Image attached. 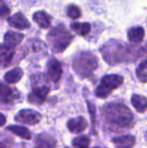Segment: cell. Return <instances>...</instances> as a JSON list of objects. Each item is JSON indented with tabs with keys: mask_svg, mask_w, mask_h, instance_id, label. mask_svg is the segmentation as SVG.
<instances>
[{
	"mask_svg": "<svg viewBox=\"0 0 147 148\" xmlns=\"http://www.w3.org/2000/svg\"><path fill=\"white\" fill-rule=\"evenodd\" d=\"M103 59L110 65L134 62L139 60L143 50L118 40H110L101 49Z\"/></svg>",
	"mask_w": 147,
	"mask_h": 148,
	"instance_id": "1",
	"label": "cell"
},
{
	"mask_svg": "<svg viewBox=\"0 0 147 148\" xmlns=\"http://www.w3.org/2000/svg\"><path fill=\"white\" fill-rule=\"evenodd\" d=\"M101 115L107 128L113 132L132 128L134 123L133 112L121 102H110L104 105Z\"/></svg>",
	"mask_w": 147,
	"mask_h": 148,
	"instance_id": "2",
	"label": "cell"
},
{
	"mask_svg": "<svg viewBox=\"0 0 147 148\" xmlns=\"http://www.w3.org/2000/svg\"><path fill=\"white\" fill-rule=\"evenodd\" d=\"M73 38V35L63 24L53 27L47 36L49 47L54 53H61L64 51L71 43Z\"/></svg>",
	"mask_w": 147,
	"mask_h": 148,
	"instance_id": "3",
	"label": "cell"
},
{
	"mask_svg": "<svg viewBox=\"0 0 147 148\" xmlns=\"http://www.w3.org/2000/svg\"><path fill=\"white\" fill-rule=\"evenodd\" d=\"M73 69L82 78L89 77L93 75L98 67V58L94 54L89 51L79 53L73 61Z\"/></svg>",
	"mask_w": 147,
	"mask_h": 148,
	"instance_id": "4",
	"label": "cell"
},
{
	"mask_svg": "<svg viewBox=\"0 0 147 148\" xmlns=\"http://www.w3.org/2000/svg\"><path fill=\"white\" fill-rule=\"evenodd\" d=\"M30 79L32 85V92L29 95L28 100L32 104L40 105L46 100L50 88L47 84L42 83L46 80L44 75L42 74L33 75Z\"/></svg>",
	"mask_w": 147,
	"mask_h": 148,
	"instance_id": "5",
	"label": "cell"
},
{
	"mask_svg": "<svg viewBox=\"0 0 147 148\" xmlns=\"http://www.w3.org/2000/svg\"><path fill=\"white\" fill-rule=\"evenodd\" d=\"M42 115L33 109H22L15 116V120L28 125H36L40 122Z\"/></svg>",
	"mask_w": 147,
	"mask_h": 148,
	"instance_id": "6",
	"label": "cell"
},
{
	"mask_svg": "<svg viewBox=\"0 0 147 148\" xmlns=\"http://www.w3.org/2000/svg\"><path fill=\"white\" fill-rule=\"evenodd\" d=\"M46 70H47L48 78L53 82H57L62 75V65L60 62L55 57H52L51 59H49V61L47 63Z\"/></svg>",
	"mask_w": 147,
	"mask_h": 148,
	"instance_id": "7",
	"label": "cell"
},
{
	"mask_svg": "<svg viewBox=\"0 0 147 148\" xmlns=\"http://www.w3.org/2000/svg\"><path fill=\"white\" fill-rule=\"evenodd\" d=\"M124 78L120 75H107L102 77L101 84L110 90H114L123 84Z\"/></svg>",
	"mask_w": 147,
	"mask_h": 148,
	"instance_id": "8",
	"label": "cell"
},
{
	"mask_svg": "<svg viewBox=\"0 0 147 148\" xmlns=\"http://www.w3.org/2000/svg\"><path fill=\"white\" fill-rule=\"evenodd\" d=\"M8 23L11 27H14L18 29H26L30 27V23L21 12H17L9 17Z\"/></svg>",
	"mask_w": 147,
	"mask_h": 148,
	"instance_id": "9",
	"label": "cell"
},
{
	"mask_svg": "<svg viewBox=\"0 0 147 148\" xmlns=\"http://www.w3.org/2000/svg\"><path fill=\"white\" fill-rule=\"evenodd\" d=\"M112 142L116 148H133L135 146L136 138L130 134L120 135L113 137Z\"/></svg>",
	"mask_w": 147,
	"mask_h": 148,
	"instance_id": "10",
	"label": "cell"
},
{
	"mask_svg": "<svg viewBox=\"0 0 147 148\" xmlns=\"http://www.w3.org/2000/svg\"><path fill=\"white\" fill-rule=\"evenodd\" d=\"M68 128L73 134H81L86 130L88 127V122L86 119L82 116H79L74 119H71L68 122Z\"/></svg>",
	"mask_w": 147,
	"mask_h": 148,
	"instance_id": "11",
	"label": "cell"
},
{
	"mask_svg": "<svg viewBox=\"0 0 147 148\" xmlns=\"http://www.w3.org/2000/svg\"><path fill=\"white\" fill-rule=\"evenodd\" d=\"M33 20L35 23L38 24L39 27L42 29H48L51 25V20L52 17L49 14H48L44 10H39L34 13L33 15Z\"/></svg>",
	"mask_w": 147,
	"mask_h": 148,
	"instance_id": "12",
	"label": "cell"
},
{
	"mask_svg": "<svg viewBox=\"0 0 147 148\" xmlns=\"http://www.w3.org/2000/svg\"><path fill=\"white\" fill-rule=\"evenodd\" d=\"M15 55V49L5 43L0 44V63L7 66L11 62Z\"/></svg>",
	"mask_w": 147,
	"mask_h": 148,
	"instance_id": "13",
	"label": "cell"
},
{
	"mask_svg": "<svg viewBox=\"0 0 147 148\" xmlns=\"http://www.w3.org/2000/svg\"><path fill=\"white\" fill-rule=\"evenodd\" d=\"M23 38H24V36L22 33L16 32L13 30H8L3 36L4 43L13 48L19 45L23 40Z\"/></svg>",
	"mask_w": 147,
	"mask_h": 148,
	"instance_id": "14",
	"label": "cell"
},
{
	"mask_svg": "<svg viewBox=\"0 0 147 148\" xmlns=\"http://www.w3.org/2000/svg\"><path fill=\"white\" fill-rule=\"evenodd\" d=\"M36 148H56V140L49 134H39L36 138Z\"/></svg>",
	"mask_w": 147,
	"mask_h": 148,
	"instance_id": "15",
	"label": "cell"
},
{
	"mask_svg": "<svg viewBox=\"0 0 147 148\" xmlns=\"http://www.w3.org/2000/svg\"><path fill=\"white\" fill-rule=\"evenodd\" d=\"M131 102L139 114H144L147 111V98L146 96L134 94L132 95Z\"/></svg>",
	"mask_w": 147,
	"mask_h": 148,
	"instance_id": "16",
	"label": "cell"
},
{
	"mask_svg": "<svg viewBox=\"0 0 147 148\" xmlns=\"http://www.w3.org/2000/svg\"><path fill=\"white\" fill-rule=\"evenodd\" d=\"M15 99L14 91L9 87L3 83H0V104L7 105L12 102Z\"/></svg>",
	"mask_w": 147,
	"mask_h": 148,
	"instance_id": "17",
	"label": "cell"
},
{
	"mask_svg": "<svg viewBox=\"0 0 147 148\" xmlns=\"http://www.w3.org/2000/svg\"><path fill=\"white\" fill-rule=\"evenodd\" d=\"M145 36V30L140 26L133 27L127 31V38L133 43H139L143 41Z\"/></svg>",
	"mask_w": 147,
	"mask_h": 148,
	"instance_id": "18",
	"label": "cell"
},
{
	"mask_svg": "<svg viewBox=\"0 0 147 148\" xmlns=\"http://www.w3.org/2000/svg\"><path fill=\"white\" fill-rule=\"evenodd\" d=\"M23 75V69H20V68H18V67H16V68H14L11 70L8 71L4 75V81L7 83L14 84V83L18 82L22 79Z\"/></svg>",
	"mask_w": 147,
	"mask_h": 148,
	"instance_id": "19",
	"label": "cell"
},
{
	"mask_svg": "<svg viewBox=\"0 0 147 148\" xmlns=\"http://www.w3.org/2000/svg\"><path fill=\"white\" fill-rule=\"evenodd\" d=\"M29 48L32 50V53L34 55L36 54V56L38 57H43L47 53V47L45 43L39 40H32L29 42Z\"/></svg>",
	"mask_w": 147,
	"mask_h": 148,
	"instance_id": "20",
	"label": "cell"
},
{
	"mask_svg": "<svg viewBox=\"0 0 147 148\" xmlns=\"http://www.w3.org/2000/svg\"><path fill=\"white\" fill-rule=\"evenodd\" d=\"M70 29L79 36H86L91 31V25L88 23L74 22L70 24Z\"/></svg>",
	"mask_w": 147,
	"mask_h": 148,
	"instance_id": "21",
	"label": "cell"
},
{
	"mask_svg": "<svg viewBox=\"0 0 147 148\" xmlns=\"http://www.w3.org/2000/svg\"><path fill=\"white\" fill-rule=\"evenodd\" d=\"M7 130H9L10 132L15 134L16 135L19 136L22 139L24 140H30L31 138V134L29 131V129H27L24 127H21V126H10L7 127Z\"/></svg>",
	"mask_w": 147,
	"mask_h": 148,
	"instance_id": "22",
	"label": "cell"
},
{
	"mask_svg": "<svg viewBox=\"0 0 147 148\" xmlns=\"http://www.w3.org/2000/svg\"><path fill=\"white\" fill-rule=\"evenodd\" d=\"M136 75L139 82L143 83L147 82V59L144 60L136 69Z\"/></svg>",
	"mask_w": 147,
	"mask_h": 148,
	"instance_id": "23",
	"label": "cell"
},
{
	"mask_svg": "<svg viewBox=\"0 0 147 148\" xmlns=\"http://www.w3.org/2000/svg\"><path fill=\"white\" fill-rule=\"evenodd\" d=\"M90 145V139L88 136L81 135L74 139L72 146L74 148H88Z\"/></svg>",
	"mask_w": 147,
	"mask_h": 148,
	"instance_id": "24",
	"label": "cell"
},
{
	"mask_svg": "<svg viewBox=\"0 0 147 148\" xmlns=\"http://www.w3.org/2000/svg\"><path fill=\"white\" fill-rule=\"evenodd\" d=\"M67 15L71 19H78L81 16V11L77 5L69 4L67 8Z\"/></svg>",
	"mask_w": 147,
	"mask_h": 148,
	"instance_id": "25",
	"label": "cell"
},
{
	"mask_svg": "<svg viewBox=\"0 0 147 148\" xmlns=\"http://www.w3.org/2000/svg\"><path fill=\"white\" fill-rule=\"evenodd\" d=\"M10 14V9L6 3L5 0H0V18L6 19Z\"/></svg>",
	"mask_w": 147,
	"mask_h": 148,
	"instance_id": "26",
	"label": "cell"
},
{
	"mask_svg": "<svg viewBox=\"0 0 147 148\" xmlns=\"http://www.w3.org/2000/svg\"><path fill=\"white\" fill-rule=\"evenodd\" d=\"M88 111H89L90 115L92 117L93 128H94V125H95V106L93 103H91L90 101H88Z\"/></svg>",
	"mask_w": 147,
	"mask_h": 148,
	"instance_id": "27",
	"label": "cell"
},
{
	"mask_svg": "<svg viewBox=\"0 0 147 148\" xmlns=\"http://www.w3.org/2000/svg\"><path fill=\"white\" fill-rule=\"evenodd\" d=\"M5 123H6V118H5V116L3 114L0 113V127L4 126Z\"/></svg>",
	"mask_w": 147,
	"mask_h": 148,
	"instance_id": "28",
	"label": "cell"
},
{
	"mask_svg": "<svg viewBox=\"0 0 147 148\" xmlns=\"http://www.w3.org/2000/svg\"><path fill=\"white\" fill-rule=\"evenodd\" d=\"M145 140H146V141L147 143V131L146 132V134H145Z\"/></svg>",
	"mask_w": 147,
	"mask_h": 148,
	"instance_id": "29",
	"label": "cell"
},
{
	"mask_svg": "<svg viewBox=\"0 0 147 148\" xmlns=\"http://www.w3.org/2000/svg\"><path fill=\"white\" fill-rule=\"evenodd\" d=\"M0 148H5V147H4V146H3V145L1 143V142H0Z\"/></svg>",
	"mask_w": 147,
	"mask_h": 148,
	"instance_id": "30",
	"label": "cell"
},
{
	"mask_svg": "<svg viewBox=\"0 0 147 148\" xmlns=\"http://www.w3.org/2000/svg\"><path fill=\"white\" fill-rule=\"evenodd\" d=\"M94 148H101V147H94Z\"/></svg>",
	"mask_w": 147,
	"mask_h": 148,
	"instance_id": "31",
	"label": "cell"
},
{
	"mask_svg": "<svg viewBox=\"0 0 147 148\" xmlns=\"http://www.w3.org/2000/svg\"><path fill=\"white\" fill-rule=\"evenodd\" d=\"M65 148H68V147H65Z\"/></svg>",
	"mask_w": 147,
	"mask_h": 148,
	"instance_id": "32",
	"label": "cell"
}]
</instances>
